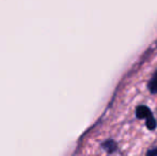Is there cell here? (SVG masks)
<instances>
[{
	"label": "cell",
	"instance_id": "1",
	"mask_svg": "<svg viewBox=\"0 0 157 156\" xmlns=\"http://www.w3.org/2000/svg\"><path fill=\"white\" fill-rule=\"evenodd\" d=\"M136 118L139 120H145V126L149 131H153L157 127V122L152 110L145 105H139L136 108Z\"/></svg>",
	"mask_w": 157,
	"mask_h": 156
},
{
	"label": "cell",
	"instance_id": "2",
	"mask_svg": "<svg viewBox=\"0 0 157 156\" xmlns=\"http://www.w3.org/2000/svg\"><path fill=\"white\" fill-rule=\"evenodd\" d=\"M101 149L109 155L114 154V153H117L119 150L118 142L113 139H106L105 141L101 143Z\"/></svg>",
	"mask_w": 157,
	"mask_h": 156
},
{
	"label": "cell",
	"instance_id": "3",
	"mask_svg": "<svg viewBox=\"0 0 157 156\" xmlns=\"http://www.w3.org/2000/svg\"><path fill=\"white\" fill-rule=\"evenodd\" d=\"M147 89H149L150 93L153 95L157 94V71L154 72L152 77L150 78L149 82H147Z\"/></svg>",
	"mask_w": 157,
	"mask_h": 156
},
{
	"label": "cell",
	"instance_id": "4",
	"mask_svg": "<svg viewBox=\"0 0 157 156\" xmlns=\"http://www.w3.org/2000/svg\"><path fill=\"white\" fill-rule=\"evenodd\" d=\"M145 156H157V146H155V148H153V149H150L147 152Z\"/></svg>",
	"mask_w": 157,
	"mask_h": 156
}]
</instances>
